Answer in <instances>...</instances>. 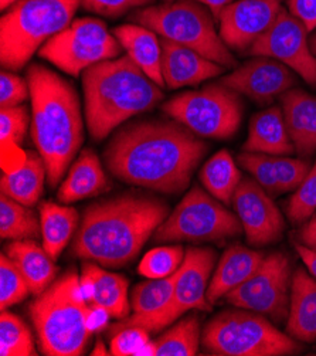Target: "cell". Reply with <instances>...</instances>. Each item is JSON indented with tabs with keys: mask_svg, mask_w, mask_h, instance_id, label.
I'll list each match as a JSON object with an SVG mask.
<instances>
[{
	"mask_svg": "<svg viewBox=\"0 0 316 356\" xmlns=\"http://www.w3.org/2000/svg\"><path fill=\"white\" fill-rule=\"evenodd\" d=\"M153 0H83L81 5L103 17H119L131 9L147 6Z\"/></svg>",
	"mask_w": 316,
	"mask_h": 356,
	"instance_id": "41",
	"label": "cell"
},
{
	"mask_svg": "<svg viewBox=\"0 0 316 356\" xmlns=\"http://www.w3.org/2000/svg\"><path fill=\"white\" fill-rule=\"evenodd\" d=\"M176 273L165 278H151L133 289L131 308L135 316H149L163 309L172 298Z\"/></svg>",
	"mask_w": 316,
	"mask_h": 356,
	"instance_id": "32",
	"label": "cell"
},
{
	"mask_svg": "<svg viewBox=\"0 0 316 356\" xmlns=\"http://www.w3.org/2000/svg\"><path fill=\"white\" fill-rule=\"evenodd\" d=\"M206 152V142L185 125L174 120H148L119 129L103 156L119 181L162 193H181Z\"/></svg>",
	"mask_w": 316,
	"mask_h": 356,
	"instance_id": "1",
	"label": "cell"
},
{
	"mask_svg": "<svg viewBox=\"0 0 316 356\" xmlns=\"http://www.w3.org/2000/svg\"><path fill=\"white\" fill-rule=\"evenodd\" d=\"M0 108H12L22 105L30 95L27 80L3 70L0 74Z\"/></svg>",
	"mask_w": 316,
	"mask_h": 356,
	"instance_id": "40",
	"label": "cell"
},
{
	"mask_svg": "<svg viewBox=\"0 0 316 356\" xmlns=\"http://www.w3.org/2000/svg\"><path fill=\"white\" fill-rule=\"evenodd\" d=\"M265 254L240 244L228 247L222 256L219 266L207 289V301L216 304L228 293L247 281L260 267Z\"/></svg>",
	"mask_w": 316,
	"mask_h": 356,
	"instance_id": "21",
	"label": "cell"
},
{
	"mask_svg": "<svg viewBox=\"0 0 316 356\" xmlns=\"http://www.w3.org/2000/svg\"><path fill=\"white\" fill-rule=\"evenodd\" d=\"M283 9L281 0H234L219 16L220 38L231 50H250Z\"/></svg>",
	"mask_w": 316,
	"mask_h": 356,
	"instance_id": "16",
	"label": "cell"
},
{
	"mask_svg": "<svg viewBox=\"0 0 316 356\" xmlns=\"http://www.w3.org/2000/svg\"><path fill=\"white\" fill-rule=\"evenodd\" d=\"M148 334V331L139 327H131L117 332L111 341V355H140L142 349L151 342Z\"/></svg>",
	"mask_w": 316,
	"mask_h": 356,
	"instance_id": "39",
	"label": "cell"
},
{
	"mask_svg": "<svg viewBox=\"0 0 316 356\" xmlns=\"http://www.w3.org/2000/svg\"><path fill=\"white\" fill-rule=\"evenodd\" d=\"M165 2H174V0H165Z\"/></svg>",
	"mask_w": 316,
	"mask_h": 356,
	"instance_id": "50",
	"label": "cell"
},
{
	"mask_svg": "<svg viewBox=\"0 0 316 356\" xmlns=\"http://www.w3.org/2000/svg\"><path fill=\"white\" fill-rule=\"evenodd\" d=\"M162 43V76L165 84L172 88H182L197 86L206 80L220 76L224 67L206 58L200 53L174 43L167 39H160Z\"/></svg>",
	"mask_w": 316,
	"mask_h": 356,
	"instance_id": "18",
	"label": "cell"
},
{
	"mask_svg": "<svg viewBox=\"0 0 316 356\" xmlns=\"http://www.w3.org/2000/svg\"><path fill=\"white\" fill-rule=\"evenodd\" d=\"M287 331L299 342L316 341V280L303 268L292 275Z\"/></svg>",
	"mask_w": 316,
	"mask_h": 356,
	"instance_id": "24",
	"label": "cell"
},
{
	"mask_svg": "<svg viewBox=\"0 0 316 356\" xmlns=\"http://www.w3.org/2000/svg\"><path fill=\"white\" fill-rule=\"evenodd\" d=\"M114 35L126 56L158 86H165L162 76V43L158 34L140 24H122Z\"/></svg>",
	"mask_w": 316,
	"mask_h": 356,
	"instance_id": "23",
	"label": "cell"
},
{
	"mask_svg": "<svg viewBox=\"0 0 316 356\" xmlns=\"http://www.w3.org/2000/svg\"><path fill=\"white\" fill-rule=\"evenodd\" d=\"M92 355H107V350L103 349V346H102V342H101V341L97 343V348L94 349Z\"/></svg>",
	"mask_w": 316,
	"mask_h": 356,
	"instance_id": "49",
	"label": "cell"
},
{
	"mask_svg": "<svg viewBox=\"0 0 316 356\" xmlns=\"http://www.w3.org/2000/svg\"><path fill=\"white\" fill-rule=\"evenodd\" d=\"M83 0H20L0 20V61L22 70L31 56L67 29Z\"/></svg>",
	"mask_w": 316,
	"mask_h": 356,
	"instance_id": "6",
	"label": "cell"
},
{
	"mask_svg": "<svg viewBox=\"0 0 316 356\" xmlns=\"http://www.w3.org/2000/svg\"><path fill=\"white\" fill-rule=\"evenodd\" d=\"M242 232L238 216L199 186H194L156 229V241L219 243Z\"/></svg>",
	"mask_w": 316,
	"mask_h": 356,
	"instance_id": "10",
	"label": "cell"
},
{
	"mask_svg": "<svg viewBox=\"0 0 316 356\" xmlns=\"http://www.w3.org/2000/svg\"><path fill=\"white\" fill-rule=\"evenodd\" d=\"M133 20L160 38L189 47L224 68L235 67L230 49L216 30L212 12L197 0H174L140 9Z\"/></svg>",
	"mask_w": 316,
	"mask_h": 356,
	"instance_id": "7",
	"label": "cell"
},
{
	"mask_svg": "<svg viewBox=\"0 0 316 356\" xmlns=\"http://www.w3.org/2000/svg\"><path fill=\"white\" fill-rule=\"evenodd\" d=\"M85 120L95 140L107 138L129 118L151 111L163 99L153 83L128 56L98 63L83 73Z\"/></svg>",
	"mask_w": 316,
	"mask_h": 356,
	"instance_id": "4",
	"label": "cell"
},
{
	"mask_svg": "<svg viewBox=\"0 0 316 356\" xmlns=\"http://www.w3.org/2000/svg\"><path fill=\"white\" fill-rule=\"evenodd\" d=\"M156 197L124 195L91 204L73 241L76 257L110 268L129 264L169 216Z\"/></svg>",
	"mask_w": 316,
	"mask_h": 356,
	"instance_id": "2",
	"label": "cell"
},
{
	"mask_svg": "<svg viewBox=\"0 0 316 356\" xmlns=\"http://www.w3.org/2000/svg\"><path fill=\"white\" fill-rule=\"evenodd\" d=\"M200 181L210 195L228 206L233 203L242 177L233 156L227 151H220L204 163L200 170Z\"/></svg>",
	"mask_w": 316,
	"mask_h": 356,
	"instance_id": "29",
	"label": "cell"
},
{
	"mask_svg": "<svg viewBox=\"0 0 316 356\" xmlns=\"http://www.w3.org/2000/svg\"><path fill=\"white\" fill-rule=\"evenodd\" d=\"M183 247L166 245L151 250L139 264V273L148 278H165L176 273L185 260Z\"/></svg>",
	"mask_w": 316,
	"mask_h": 356,
	"instance_id": "35",
	"label": "cell"
},
{
	"mask_svg": "<svg viewBox=\"0 0 316 356\" xmlns=\"http://www.w3.org/2000/svg\"><path fill=\"white\" fill-rule=\"evenodd\" d=\"M28 113L24 105L2 108L0 111V138L3 149L20 145L28 127Z\"/></svg>",
	"mask_w": 316,
	"mask_h": 356,
	"instance_id": "38",
	"label": "cell"
},
{
	"mask_svg": "<svg viewBox=\"0 0 316 356\" xmlns=\"http://www.w3.org/2000/svg\"><path fill=\"white\" fill-rule=\"evenodd\" d=\"M30 287L13 260L2 253L0 257V308L6 311L28 296Z\"/></svg>",
	"mask_w": 316,
	"mask_h": 356,
	"instance_id": "34",
	"label": "cell"
},
{
	"mask_svg": "<svg viewBox=\"0 0 316 356\" xmlns=\"http://www.w3.org/2000/svg\"><path fill=\"white\" fill-rule=\"evenodd\" d=\"M108 188V181L98 156L85 149L73 163L68 176L58 191V199L63 203H73L92 197Z\"/></svg>",
	"mask_w": 316,
	"mask_h": 356,
	"instance_id": "27",
	"label": "cell"
},
{
	"mask_svg": "<svg viewBox=\"0 0 316 356\" xmlns=\"http://www.w3.org/2000/svg\"><path fill=\"white\" fill-rule=\"evenodd\" d=\"M0 355L2 356H34L36 348L26 323L17 315L2 311L0 316Z\"/></svg>",
	"mask_w": 316,
	"mask_h": 356,
	"instance_id": "33",
	"label": "cell"
},
{
	"mask_svg": "<svg viewBox=\"0 0 316 356\" xmlns=\"http://www.w3.org/2000/svg\"><path fill=\"white\" fill-rule=\"evenodd\" d=\"M216 264V253L208 247H190L186 252L185 260L176 271V281L170 301L159 312L149 316H135L122 319L121 323L111 327L110 334L139 327L148 332H158L173 324L178 318L190 309L208 311L207 301L208 278Z\"/></svg>",
	"mask_w": 316,
	"mask_h": 356,
	"instance_id": "11",
	"label": "cell"
},
{
	"mask_svg": "<svg viewBox=\"0 0 316 356\" xmlns=\"http://www.w3.org/2000/svg\"><path fill=\"white\" fill-rule=\"evenodd\" d=\"M40 234V222L30 206L6 195L0 196V236L3 240H36Z\"/></svg>",
	"mask_w": 316,
	"mask_h": 356,
	"instance_id": "30",
	"label": "cell"
},
{
	"mask_svg": "<svg viewBox=\"0 0 316 356\" xmlns=\"http://www.w3.org/2000/svg\"><path fill=\"white\" fill-rule=\"evenodd\" d=\"M87 302L78 274L72 270L54 281L30 305L40 350L47 356H80L91 337Z\"/></svg>",
	"mask_w": 316,
	"mask_h": 356,
	"instance_id": "5",
	"label": "cell"
},
{
	"mask_svg": "<svg viewBox=\"0 0 316 356\" xmlns=\"http://www.w3.org/2000/svg\"><path fill=\"white\" fill-rule=\"evenodd\" d=\"M271 158L279 193L295 191L303 182L305 176L312 168L310 163L305 159L274 155H271Z\"/></svg>",
	"mask_w": 316,
	"mask_h": 356,
	"instance_id": "37",
	"label": "cell"
},
{
	"mask_svg": "<svg viewBox=\"0 0 316 356\" xmlns=\"http://www.w3.org/2000/svg\"><path fill=\"white\" fill-rule=\"evenodd\" d=\"M46 176L47 166L42 155L36 151H27L22 165L2 175L0 191L19 203L34 206L44 191Z\"/></svg>",
	"mask_w": 316,
	"mask_h": 356,
	"instance_id": "25",
	"label": "cell"
},
{
	"mask_svg": "<svg viewBox=\"0 0 316 356\" xmlns=\"http://www.w3.org/2000/svg\"><path fill=\"white\" fill-rule=\"evenodd\" d=\"M197 2L204 5L210 12L213 13L215 17L219 19L223 9H226L228 5H231L234 0H197Z\"/></svg>",
	"mask_w": 316,
	"mask_h": 356,
	"instance_id": "46",
	"label": "cell"
},
{
	"mask_svg": "<svg viewBox=\"0 0 316 356\" xmlns=\"http://www.w3.org/2000/svg\"><path fill=\"white\" fill-rule=\"evenodd\" d=\"M295 248H297L298 254L301 256L302 261H303L305 266L308 267L309 273H310L312 277L316 280V252L312 250V248H309V247L301 244V243H299V244L295 243Z\"/></svg>",
	"mask_w": 316,
	"mask_h": 356,
	"instance_id": "45",
	"label": "cell"
},
{
	"mask_svg": "<svg viewBox=\"0 0 316 356\" xmlns=\"http://www.w3.org/2000/svg\"><path fill=\"white\" fill-rule=\"evenodd\" d=\"M121 44L107 24L98 19L73 20L56 34L40 50L39 56L64 73L78 77L98 63L114 60L121 54Z\"/></svg>",
	"mask_w": 316,
	"mask_h": 356,
	"instance_id": "12",
	"label": "cell"
},
{
	"mask_svg": "<svg viewBox=\"0 0 316 356\" xmlns=\"http://www.w3.org/2000/svg\"><path fill=\"white\" fill-rule=\"evenodd\" d=\"M17 0H0V6H2V10H6L9 8H12Z\"/></svg>",
	"mask_w": 316,
	"mask_h": 356,
	"instance_id": "48",
	"label": "cell"
},
{
	"mask_svg": "<svg viewBox=\"0 0 316 356\" xmlns=\"http://www.w3.org/2000/svg\"><path fill=\"white\" fill-rule=\"evenodd\" d=\"M201 342L210 355L220 356H283L302 350L264 315L244 308L216 315L206 325Z\"/></svg>",
	"mask_w": 316,
	"mask_h": 356,
	"instance_id": "8",
	"label": "cell"
},
{
	"mask_svg": "<svg viewBox=\"0 0 316 356\" xmlns=\"http://www.w3.org/2000/svg\"><path fill=\"white\" fill-rule=\"evenodd\" d=\"M309 47H310L313 56L316 57V30H313L312 34H310V38H309Z\"/></svg>",
	"mask_w": 316,
	"mask_h": 356,
	"instance_id": "47",
	"label": "cell"
},
{
	"mask_svg": "<svg viewBox=\"0 0 316 356\" xmlns=\"http://www.w3.org/2000/svg\"><path fill=\"white\" fill-rule=\"evenodd\" d=\"M242 152L274 156H287L295 152L283 110L271 106L251 118L249 138L244 142Z\"/></svg>",
	"mask_w": 316,
	"mask_h": 356,
	"instance_id": "22",
	"label": "cell"
},
{
	"mask_svg": "<svg viewBox=\"0 0 316 356\" xmlns=\"http://www.w3.org/2000/svg\"><path fill=\"white\" fill-rule=\"evenodd\" d=\"M287 213L294 225H303L316 213V161L290 199Z\"/></svg>",
	"mask_w": 316,
	"mask_h": 356,
	"instance_id": "36",
	"label": "cell"
},
{
	"mask_svg": "<svg viewBox=\"0 0 316 356\" xmlns=\"http://www.w3.org/2000/svg\"><path fill=\"white\" fill-rule=\"evenodd\" d=\"M291 261L283 253L265 256L254 274L226 296V301L235 307L254 311L283 323L288 319L291 301Z\"/></svg>",
	"mask_w": 316,
	"mask_h": 356,
	"instance_id": "13",
	"label": "cell"
},
{
	"mask_svg": "<svg viewBox=\"0 0 316 356\" xmlns=\"http://www.w3.org/2000/svg\"><path fill=\"white\" fill-rule=\"evenodd\" d=\"M220 83L240 95L265 105L290 91L295 86L297 77L294 71L281 61L256 56L253 60L237 67L231 74L223 77Z\"/></svg>",
	"mask_w": 316,
	"mask_h": 356,
	"instance_id": "17",
	"label": "cell"
},
{
	"mask_svg": "<svg viewBox=\"0 0 316 356\" xmlns=\"http://www.w3.org/2000/svg\"><path fill=\"white\" fill-rule=\"evenodd\" d=\"M6 254L24 275L31 294L38 297L53 284L58 268L44 247L36 241L13 240L6 247Z\"/></svg>",
	"mask_w": 316,
	"mask_h": 356,
	"instance_id": "26",
	"label": "cell"
},
{
	"mask_svg": "<svg viewBox=\"0 0 316 356\" xmlns=\"http://www.w3.org/2000/svg\"><path fill=\"white\" fill-rule=\"evenodd\" d=\"M77 210L46 202L40 206V226L44 250L56 261L77 229Z\"/></svg>",
	"mask_w": 316,
	"mask_h": 356,
	"instance_id": "28",
	"label": "cell"
},
{
	"mask_svg": "<svg viewBox=\"0 0 316 356\" xmlns=\"http://www.w3.org/2000/svg\"><path fill=\"white\" fill-rule=\"evenodd\" d=\"M162 110L199 136L230 139L241 125L244 106L238 92L217 83L176 95Z\"/></svg>",
	"mask_w": 316,
	"mask_h": 356,
	"instance_id": "9",
	"label": "cell"
},
{
	"mask_svg": "<svg viewBox=\"0 0 316 356\" xmlns=\"http://www.w3.org/2000/svg\"><path fill=\"white\" fill-rule=\"evenodd\" d=\"M233 204L250 245L264 247L283 237L285 220L269 193L256 179L241 181Z\"/></svg>",
	"mask_w": 316,
	"mask_h": 356,
	"instance_id": "15",
	"label": "cell"
},
{
	"mask_svg": "<svg viewBox=\"0 0 316 356\" xmlns=\"http://www.w3.org/2000/svg\"><path fill=\"white\" fill-rule=\"evenodd\" d=\"M297 237L301 241V244L316 252V213L308 222L303 223V226L298 230Z\"/></svg>",
	"mask_w": 316,
	"mask_h": 356,
	"instance_id": "44",
	"label": "cell"
},
{
	"mask_svg": "<svg viewBox=\"0 0 316 356\" xmlns=\"http://www.w3.org/2000/svg\"><path fill=\"white\" fill-rule=\"evenodd\" d=\"M110 316L111 315H110V312L107 309H103L101 307H95V305H90V311H88V328L91 330V332L101 331L102 328L107 327Z\"/></svg>",
	"mask_w": 316,
	"mask_h": 356,
	"instance_id": "43",
	"label": "cell"
},
{
	"mask_svg": "<svg viewBox=\"0 0 316 356\" xmlns=\"http://www.w3.org/2000/svg\"><path fill=\"white\" fill-rule=\"evenodd\" d=\"M249 54L275 58L309 86L316 87V57L309 47V31L299 19L285 9L251 46Z\"/></svg>",
	"mask_w": 316,
	"mask_h": 356,
	"instance_id": "14",
	"label": "cell"
},
{
	"mask_svg": "<svg viewBox=\"0 0 316 356\" xmlns=\"http://www.w3.org/2000/svg\"><path fill=\"white\" fill-rule=\"evenodd\" d=\"M31 98V138L46 162L51 186L60 184L81 148V104L74 87L44 65L27 71Z\"/></svg>",
	"mask_w": 316,
	"mask_h": 356,
	"instance_id": "3",
	"label": "cell"
},
{
	"mask_svg": "<svg viewBox=\"0 0 316 356\" xmlns=\"http://www.w3.org/2000/svg\"><path fill=\"white\" fill-rule=\"evenodd\" d=\"M288 12L299 19L309 33L316 30V0H287Z\"/></svg>",
	"mask_w": 316,
	"mask_h": 356,
	"instance_id": "42",
	"label": "cell"
},
{
	"mask_svg": "<svg viewBox=\"0 0 316 356\" xmlns=\"http://www.w3.org/2000/svg\"><path fill=\"white\" fill-rule=\"evenodd\" d=\"M201 330L197 315H190L174 324L158 339L151 342L156 356H193L200 346Z\"/></svg>",
	"mask_w": 316,
	"mask_h": 356,
	"instance_id": "31",
	"label": "cell"
},
{
	"mask_svg": "<svg viewBox=\"0 0 316 356\" xmlns=\"http://www.w3.org/2000/svg\"><path fill=\"white\" fill-rule=\"evenodd\" d=\"M283 113L295 152L301 158H309L316 152V97L291 88L283 97Z\"/></svg>",
	"mask_w": 316,
	"mask_h": 356,
	"instance_id": "20",
	"label": "cell"
},
{
	"mask_svg": "<svg viewBox=\"0 0 316 356\" xmlns=\"http://www.w3.org/2000/svg\"><path fill=\"white\" fill-rule=\"evenodd\" d=\"M83 294L90 305L107 309L113 318L125 319L129 314L128 280L92 263H84L80 277Z\"/></svg>",
	"mask_w": 316,
	"mask_h": 356,
	"instance_id": "19",
	"label": "cell"
}]
</instances>
